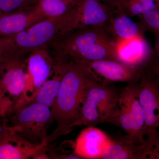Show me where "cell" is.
Returning <instances> with one entry per match:
<instances>
[{
  "mask_svg": "<svg viewBox=\"0 0 159 159\" xmlns=\"http://www.w3.org/2000/svg\"><path fill=\"white\" fill-rule=\"evenodd\" d=\"M1 69H0V76H1Z\"/></svg>",
  "mask_w": 159,
  "mask_h": 159,
  "instance_id": "484cf974",
  "label": "cell"
},
{
  "mask_svg": "<svg viewBox=\"0 0 159 159\" xmlns=\"http://www.w3.org/2000/svg\"><path fill=\"white\" fill-rule=\"evenodd\" d=\"M47 48L52 58L77 62L100 60L116 61L114 40L104 26L77 29L57 37Z\"/></svg>",
  "mask_w": 159,
  "mask_h": 159,
  "instance_id": "7a4b0ae2",
  "label": "cell"
},
{
  "mask_svg": "<svg viewBox=\"0 0 159 159\" xmlns=\"http://www.w3.org/2000/svg\"><path fill=\"white\" fill-rule=\"evenodd\" d=\"M117 10L98 0H79L68 13L58 37L77 29L103 27Z\"/></svg>",
  "mask_w": 159,
  "mask_h": 159,
  "instance_id": "8992f818",
  "label": "cell"
},
{
  "mask_svg": "<svg viewBox=\"0 0 159 159\" xmlns=\"http://www.w3.org/2000/svg\"><path fill=\"white\" fill-rule=\"evenodd\" d=\"M6 138L0 142V159H48L46 141L39 145L26 141L9 128Z\"/></svg>",
  "mask_w": 159,
  "mask_h": 159,
  "instance_id": "7c38bea8",
  "label": "cell"
},
{
  "mask_svg": "<svg viewBox=\"0 0 159 159\" xmlns=\"http://www.w3.org/2000/svg\"><path fill=\"white\" fill-rule=\"evenodd\" d=\"M67 16L46 19L17 34L0 37L3 55L9 59L26 60L27 55L47 48L59 36Z\"/></svg>",
  "mask_w": 159,
  "mask_h": 159,
  "instance_id": "3957f363",
  "label": "cell"
},
{
  "mask_svg": "<svg viewBox=\"0 0 159 159\" xmlns=\"http://www.w3.org/2000/svg\"><path fill=\"white\" fill-rule=\"evenodd\" d=\"M101 2L104 3L108 6L117 9V6L120 0H98Z\"/></svg>",
  "mask_w": 159,
  "mask_h": 159,
  "instance_id": "603a6c76",
  "label": "cell"
},
{
  "mask_svg": "<svg viewBox=\"0 0 159 159\" xmlns=\"http://www.w3.org/2000/svg\"><path fill=\"white\" fill-rule=\"evenodd\" d=\"M2 13H1V12H0V17H1V16H2V15H3Z\"/></svg>",
  "mask_w": 159,
  "mask_h": 159,
  "instance_id": "d4e9b609",
  "label": "cell"
},
{
  "mask_svg": "<svg viewBox=\"0 0 159 159\" xmlns=\"http://www.w3.org/2000/svg\"><path fill=\"white\" fill-rule=\"evenodd\" d=\"M108 22L109 25L106 29L114 38L129 39L144 34L145 32L140 23L135 22L119 9L112 15Z\"/></svg>",
  "mask_w": 159,
  "mask_h": 159,
  "instance_id": "ac0fdd59",
  "label": "cell"
},
{
  "mask_svg": "<svg viewBox=\"0 0 159 159\" xmlns=\"http://www.w3.org/2000/svg\"><path fill=\"white\" fill-rule=\"evenodd\" d=\"M112 142V140L104 132L94 126H88L76 139L74 153L80 159H102Z\"/></svg>",
  "mask_w": 159,
  "mask_h": 159,
  "instance_id": "4fadbf2b",
  "label": "cell"
},
{
  "mask_svg": "<svg viewBox=\"0 0 159 159\" xmlns=\"http://www.w3.org/2000/svg\"><path fill=\"white\" fill-rule=\"evenodd\" d=\"M117 9L130 17L159 9V0H120Z\"/></svg>",
  "mask_w": 159,
  "mask_h": 159,
  "instance_id": "ffe728a7",
  "label": "cell"
},
{
  "mask_svg": "<svg viewBox=\"0 0 159 159\" xmlns=\"http://www.w3.org/2000/svg\"><path fill=\"white\" fill-rule=\"evenodd\" d=\"M30 103L32 97L52 74L54 61L47 48L34 51L27 59Z\"/></svg>",
  "mask_w": 159,
  "mask_h": 159,
  "instance_id": "5bb4252c",
  "label": "cell"
},
{
  "mask_svg": "<svg viewBox=\"0 0 159 159\" xmlns=\"http://www.w3.org/2000/svg\"><path fill=\"white\" fill-rule=\"evenodd\" d=\"M119 99L120 93L109 83L95 80L87 90L74 126L110 123Z\"/></svg>",
  "mask_w": 159,
  "mask_h": 159,
  "instance_id": "277c9868",
  "label": "cell"
},
{
  "mask_svg": "<svg viewBox=\"0 0 159 159\" xmlns=\"http://www.w3.org/2000/svg\"><path fill=\"white\" fill-rule=\"evenodd\" d=\"M25 61L9 63L0 76V89L6 97L5 111L10 114L27 104L29 78L24 70Z\"/></svg>",
  "mask_w": 159,
  "mask_h": 159,
  "instance_id": "52a82bcc",
  "label": "cell"
},
{
  "mask_svg": "<svg viewBox=\"0 0 159 159\" xmlns=\"http://www.w3.org/2000/svg\"><path fill=\"white\" fill-rule=\"evenodd\" d=\"M5 62V59H4V57H3L1 45H0V69H2V68L4 65Z\"/></svg>",
  "mask_w": 159,
  "mask_h": 159,
  "instance_id": "cb8c5ba5",
  "label": "cell"
},
{
  "mask_svg": "<svg viewBox=\"0 0 159 159\" xmlns=\"http://www.w3.org/2000/svg\"><path fill=\"white\" fill-rule=\"evenodd\" d=\"M140 20V24L143 29L151 31L155 36V52L159 54V9L148 11L137 16Z\"/></svg>",
  "mask_w": 159,
  "mask_h": 159,
  "instance_id": "44dd1931",
  "label": "cell"
},
{
  "mask_svg": "<svg viewBox=\"0 0 159 159\" xmlns=\"http://www.w3.org/2000/svg\"><path fill=\"white\" fill-rule=\"evenodd\" d=\"M39 0H0V12L11 14L29 10L36 7Z\"/></svg>",
  "mask_w": 159,
  "mask_h": 159,
  "instance_id": "7402d4cb",
  "label": "cell"
},
{
  "mask_svg": "<svg viewBox=\"0 0 159 159\" xmlns=\"http://www.w3.org/2000/svg\"><path fill=\"white\" fill-rule=\"evenodd\" d=\"M53 59L54 66L51 79L48 78L39 89L31 98L30 103H41L51 108L54 105L69 61L62 58Z\"/></svg>",
  "mask_w": 159,
  "mask_h": 159,
  "instance_id": "2e32d148",
  "label": "cell"
},
{
  "mask_svg": "<svg viewBox=\"0 0 159 159\" xmlns=\"http://www.w3.org/2000/svg\"><path fill=\"white\" fill-rule=\"evenodd\" d=\"M79 0H39L38 6L46 18L61 17L69 13Z\"/></svg>",
  "mask_w": 159,
  "mask_h": 159,
  "instance_id": "d6986e66",
  "label": "cell"
},
{
  "mask_svg": "<svg viewBox=\"0 0 159 159\" xmlns=\"http://www.w3.org/2000/svg\"><path fill=\"white\" fill-rule=\"evenodd\" d=\"M138 96L144 111L145 129H156L159 125L158 62L144 67V72L137 82Z\"/></svg>",
  "mask_w": 159,
  "mask_h": 159,
  "instance_id": "ba28073f",
  "label": "cell"
},
{
  "mask_svg": "<svg viewBox=\"0 0 159 159\" xmlns=\"http://www.w3.org/2000/svg\"><path fill=\"white\" fill-rule=\"evenodd\" d=\"M137 82L128 83L120 93V99L128 109L131 119L133 136L130 141L140 144L145 142L147 130L145 129V116L139 102Z\"/></svg>",
  "mask_w": 159,
  "mask_h": 159,
  "instance_id": "9a60e30c",
  "label": "cell"
},
{
  "mask_svg": "<svg viewBox=\"0 0 159 159\" xmlns=\"http://www.w3.org/2000/svg\"><path fill=\"white\" fill-rule=\"evenodd\" d=\"M46 19L38 5L25 11L3 14L0 17V37L17 34Z\"/></svg>",
  "mask_w": 159,
  "mask_h": 159,
  "instance_id": "e0dca14e",
  "label": "cell"
},
{
  "mask_svg": "<svg viewBox=\"0 0 159 159\" xmlns=\"http://www.w3.org/2000/svg\"><path fill=\"white\" fill-rule=\"evenodd\" d=\"M114 51L116 61L127 65L145 67L153 60L154 51L141 34L129 39L114 38Z\"/></svg>",
  "mask_w": 159,
  "mask_h": 159,
  "instance_id": "8fae6325",
  "label": "cell"
},
{
  "mask_svg": "<svg viewBox=\"0 0 159 159\" xmlns=\"http://www.w3.org/2000/svg\"><path fill=\"white\" fill-rule=\"evenodd\" d=\"M85 66L99 82H137L144 72V67L127 65L117 61L100 60L78 62Z\"/></svg>",
  "mask_w": 159,
  "mask_h": 159,
  "instance_id": "30bf717a",
  "label": "cell"
},
{
  "mask_svg": "<svg viewBox=\"0 0 159 159\" xmlns=\"http://www.w3.org/2000/svg\"><path fill=\"white\" fill-rule=\"evenodd\" d=\"M11 114L9 127L11 130L32 144L39 145L46 141L48 129L54 122L51 108L33 102Z\"/></svg>",
  "mask_w": 159,
  "mask_h": 159,
  "instance_id": "5b68a950",
  "label": "cell"
},
{
  "mask_svg": "<svg viewBox=\"0 0 159 159\" xmlns=\"http://www.w3.org/2000/svg\"><path fill=\"white\" fill-rule=\"evenodd\" d=\"M159 141L156 129H147L145 142L135 144L127 136L114 141L102 155L103 159H158Z\"/></svg>",
  "mask_w": 159,
  "mask_h": 159,
  "instance_id": "9c48e42d",
  "label": "cell"
},
{
  "mask_svg": "<svg viewBox=\"0 0 159 159\" xmlns=\"http://www.w3.org/2000/svg\"><path fill=\"white\" fill-rule=\"evenodd\" d=\"M96 80L85 66L69 61L57 98L51 108L56 127L47 137L46 142L48 146L72 131L79 119L87 90Z\"/></svg>",
  "mask_w": 159,
  "mask_h": 159,
  "instance_id": "6da1fadb",
  "label": "cell"
}]
</instances>
